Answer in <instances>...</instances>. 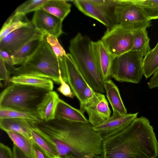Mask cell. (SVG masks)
<instances>
[{
  "instance_id": "14",
  "label": "cell",
  "mask_w": 158,
  "mask_h": 158,
  "mask_svg": "<svg viewBox=\"0 0 158 158\" xmlns=\"http://www.w3.org/2000/svg\"><path fill=\"white\" fill-rule=\"evenodd\" d=\"M138 112L112 116L105 121L93 127L101 135L103 140L129 125L138 116Z\"/></svg>"
},
{
  "instance_id": "9",
  "label": "cell",
  "mask_w": 158,
  "mask_h": 158,
  "mask_svg": "<svg viewBox=\"0 0 158 158\" xmlns=\"http://www.w3.org/2000/svg\"><path fill=\"white\" fill-rule=\"evenodd\" d=\"M100 40L108 52L115 57L131 50L133 31L118 24L107 29Z\"/></svg>"
},
{
  "instance_id": "27",
  "label": "cell",
  "mask_w": 158,
  "mask_h": 158,
  "mask_svg": "<svg viewBox=\"0 0 158 158\" xmlns=\"http://www.w3.org/2000/svg\"><path fill=\"white\" fill-rule=\"evenodd\" d=\"M4 118H20L36 121L41 120L37 112L9 108H0V119Z\"/></svg>"
},
{
  "instance_id": "7",
  "label": "cell",
  "mask_w": 158,
  "mask_h": 158,
  "mask_svg": "<svg viewBox=\"0 0 158 158\" xmlns=\"http://www.w3.org/2000/svg\"><path fill=\"white\" fill-rule=\"evenodd\" d=\"M118 0H74L73 3L81 12L98 21L107 29L118 24L115 14Z\"/></svg>"
},
{
  "instance_id": "36",
  "label": "cell",
  "mask_w": 158,
  "mask_h": 158,
  "mask_svg": "<svg viewBox=\"0 0 158 158\" xmlns=\"http://www.w3.org/2000/svg\"><path fill=\"white\" fill-rule=\"evenodd\" d=\"M0 158H15L13 151L2 143H0Z\"/></svg>"
},
{
  "instance_id": "4",
  "label": "cell",
  "mask_w": 158,
  "mask_h": 158,
  "mask_svg": "<svg viewBox=\"0 0 158 158\" xmlns=\"http://www.w3.org/2000/svg\"><path fill=\"white\" fill-rule=\"evenodd\" d=\"M92 41L88 37L78 33L70 41L69 53L88 84L96 92L103 94L105 92L104 81L94 58Z\"/></svg>"
},
{
  "instance_id": "24",
  "label": "cell",
  "mask_w": 158,
  "mask_h": 158,
  "mask_svg": "<svg viewBox=\"0 0 158 158\" xmlns=\"http://www.w3.org/2000/svg\"><path fill=\"white\" fill-rule=\"evenodd\" d=\"M43 38L31 40L12 54V66L22 64L32 54Z\"/></svg>"
},
{
  "instance_id": "21",
  "label": "cell",
  "mask_w": 158,
  "mask_h": 158,
  "mask_svg": "<svg viewBox=\"0 0 158 158\" xmlns=\"http://www.w3.org/2000/svg\"><path fill=\"white\" fill-rule=\"evenodd\" d=\"M71 5L64 0H47L42 9L62 21L71 11Z\"/></svg>"
},
{
  "instance_id": "13",
  "label": "cell",
  "mask_w": 158,
  "mask_h": 158,
  "mask_svg": "<svg viewBox=\"0 0 158 158\" xmlns=\"http://www.w3.org/2000/svg\"><path fill=\"white\" fill-rule=\"evenodd\" d=\"M64 61L67 83L81 104L84 101V89L88 84L77 68L69 53H67L64 58Z\"/></svg>"
},
{
  "instance_id": "20",
  "label": "cell",
  "mask_w": 158,
  "mask_h": 158,
  "mask_svg": "<svg viewBox=\"0 0 158 158\" xmlns=\"http://www.w3.org/2000/svg\"><path fill=\"white\" fill-rule=\"evenodd\" d=\"M67 121L82 123H89L80 110L75 108L60 99L55 113V118Z\"/></svg>"
},
{
  "instance_id": "15",
  "label": "cell",
  "mask_w": 158,
  "mask_h": 158,
  "mask_svg": "<svg viewBox=\"0 0 158 158\" xmlns=\"http://www.w3.org/2000/svg\"><path fill=\"white\" fill-rule=\"evenodd\" d=\"M92 48L95 62L103 81L110 79L114 57L108 52L100 40L92 41Z\"/></svg>"
},
{
  "instance_id": "23",
  "label": "cell",
  "mask_w": 158,
  "mask_h": 158,
  "mask_svg": "<svg viewBox=\"0 0 158 158\" xmlns=\"http://www.w3.org/2000/svg\"><path fill=\"white\" fill-rule=\"evenodd\" d=\"M147 28L138 29L133 31V42L131 51L141 53L144 57L150 51V39Z\"/></svg>"
},
{
  "instance_id": "29",
  "label": "cell",
  "mask_w": 158,
  "mask_h": 158,
  "mask_svg": "<svg viewBox=\"0 0 158 158\" xmlns=\"http://www.w3.org/2000/svg\"><path fill=\"white\" fill-rule=\"evenodd\" d=\"M47 0H29L19 5L13 14L15 15H23L42 8Z\"/></svg>"
},
{
  "instance_id": "19",
  "label": "cell",
  "mask_w": 158,
  "mask_h": 158,
  "mask_svg": "<svg viewBox=\"0 0 158 158\" xmlns=\"http://www.w3.org/2000/svg\"><path fill=\"white\" fill-rule=\"evenodd\" d=\"M104 86L107 98L113 110V114H127V110L121 98L119 89L115 84L109 79L104 81Z\"/></svg>"
},
{
  "instance_id": "35",
  "label": "cell",
  "mask_w": 158,
  "mask_h": 158,
  "mask_svg": "<svg viewBox=\"0 0 158 158\" xmlns=\"http://www.w3.org/2000/svg\"><path fill=\"white\" fill-rule=\"evenodd\" d=\"M34 158H53L47 152L34 142L32 143Z\"/></svg>"
},
{
  "instance_id": "18",
  "label": "cell",
  "mask_w": 158,
  "mask_h": 158,
  "mask_svg": "<svg viewBox=\"0 0 158 158\" xmlns=\"http://www.w3.org/2000/svg\"><path fill=\"white\" fill-rule=\"evenodd\" d=\"M11 83L43 89L48 91L53 89V81L46 78L36 75L23 74L13 76L10 79Z\"/></svg>"
},
{
  "instance_id": "33",
  "label": "cell",
  "mask_w": 158,
  "mask_h": 158,
  "mask_svg": "<svg viewBox=\"0 0 158 158\" xmlns=\"http://www.w3.org/2000/svg\"><path fill=\"white\" fill-rule=\"evenodd\" d=\"M96 92L88 84L85 87L83 92L84 101L82 104H80L79 109L83 113L85 105L93 98Z\"/></svg>"
},
{
  "instance_id": "40",
  "label": "cell",
  "mask_w": 158,
  "mask_h": 158,
  "mask_svg": "<svg viewBox=\"0 0 158 158\" xmlns=\"http://www.w3.org/2000/svg\"><path fill=\"white\" fill-rule=\"evenodd\" d=\"M53 158H62L60 157V156L58 155V156H56L54 157Z\"/></svg>"
},
{
  "instance_id": "3",
  "label": "cell",
  "mask_w": 158,
  "mask_h": 158,
  "mask_svg": "<svg viewBox=\"0 0 158 158\" xmlns=\"http://www.w3.org/2000/svg\"><path fill=\"white\" fill-rule=\"evenodd\" d=\"M10 67L9 70L14 76L31 74L48 78L57 84H60L62 79L67 83L64 58L60 60L57 57L44 37L22 64Z\"/></svg>"
},
{
  "instance_id": "39",
  "label": "cell",
  "mask_w": 158,
  "mask_h": 158,
  "mask_svg": "<svg viewBox=\"0 0 158 158\" xmlns=\"http://www.w3.org/2000/svg\"><path fill=\"white\" fill-rule=\"evenodd\" d=\"M13 151L15 158H31L26 154L15 145L13 147Z\"/></svg>"
},
{
  "instance_id": "41",
  "label": "cell",
  "mask_w": 158,
  "mask_h": 158,
  "mask_svg": "<svg viewBox=\"0 0 158 158\" xmlns=\"http://www.w3.org/2000/svg\"></svg>"
},
{
  "instance_id": "8",
  "label": "cell",
  "mask_w": 158,
  "mask_h": 158,
  "mask_svg": "<svg viewBox=\"0 0 158 158\" xmlns=\"http://www.w3.org/2000/svg\"><path fill=\"white\" fill-rule=\"evenodd\" d=\"M115 14L118 24L132 31L152 25L136 0H118Z\"/></svg>"
},
{
  "instance_id": "28",
  "label": "cell",
  "mask_w": 158,
  "mask_h": 158,
  "mask_svg": "<svg viewBox=\"0 0 158 158\" xmlns=\"http://www.w3.org/2000/svg\"><path fill=\"white\" fill-rule=\"evenodd\" d=\"M31 135L33 142L45 151L52 157L53 158L58 155L53 145L40 133L35 128L32 130Z\"/></svg>"
},
{
  "instance_id": "12",
  "label": "cell",
  "mask_w": 158,
  "mask_h": 158,
  "mask_svg": "<svg viewBox=\"0 0 158 158\" xmlns=\"http://www.w3.org/2000/svg\"><path fill=\"white\" fill-rule=\"evenodd\" d=\"M35 28L43 35L48 34L58 38L63 33V21L42 9L34 13L31 21Z\"/></svg>"
},
{
  "instance_id": "11",
  "label": "cell",
  "mask_w": 158,
  "mask_h": 158,
  "mask_svg": "<svg viewBox=\"0 0 158 158\" xmlns=\"http://www.w3.org/2000/svg\"><path fill=\"white\" fill-rule=\"evenodd\" d=\"M89 116V122L93 126L97 125L108 119L111 111L105 95L96 92L93 98L84 107Z\"/></svg>"
},
{
  "instance_id": "16",
  "label": "cell",
  "mask_w": 158,
  "mask_h": 158,
  "mask_svg": "<svg viewBox=\"0 0 158 158\" xmlns=\"http://www.w3.org/2000/svg\"><path fill=\"white\" fill-rule=\"evenodd\" d=\"M36 121L20 118L0 119V127L5 132L11 131L20 133L33 142L31 135Z\"/></svg>"
},
{
  "instance_id": "30",
  "label": "cell",
  "mask_w": 158,
  "mask_h": 158,
  "mask_svg": "<svg viewBox=\"0 0 158 158\" xmlns=\"http://www.w3.org/2000/svg\"><path fill=\"white\" fill-rule=\"evenodd\" d=\"M147 18L151 20L158 19V0H136Z\"/></svg>"
},
{
  "instance_id": "17",
  "label": "cell",
  "mask_w": 158,
  "mask_h": 158,
  "mask_svg": "<svg viewBox=\"0 0 158 158\" xmlns=\"http://www.w3.org/2000/svg\"><path fill=\"white\" fill-rule=\"evenodd\" d=\"M60 100L55 91H48L38 105L36 112L41 120L47 121L55 118L56 110Z\"/></svg>"
},
{
  "instance_id": "6",
  "label": "cell",
  "mask_w": 158,
  "mask_h": 158,
  "mask_svg": "<svg viewBox=\"0 0 158 158\" xmlns=\"http://www.w3.org/2000/svg\"><path fill=\"white\" fill-rule=\"evenodd\" d=\"M144 56L139 52L130 51L114 58L111 78L120 82L139 83L143 75Z\"/></svg>"
},
{
  "instance_id": "26",
  "label": "cell",
  "mask_w": 158,
  "mask_h": 158,
  "mask_svg": "<svg viewBox=\"0 0 158 158\" xmlns=\"http://www.w3.org/2000/svg\"><path fill=\"white\" fill-rule=\"evenodd\" d=\"M14 143L26 154L31 158H34L32 142L23 135L18 132H6Z\"/></svg>"
},
{
  "instance_id": "25",
  "label": "cell",
  "mask_w": 158,
  "mask_h": 158,
  "mask_svg": "<svg viewBox=\"0 0 158 158\" xmlns=\"http://www.w3.org/2000/svg\"><path fill=\"white\" fill-rule=\"evenodd\" d=\"M142 69L143 75L146 79L158 70V41L155 47L144 57Z\"/></svg>"
},
{
  "instance_id": "37",
  "label": "cell",
  "mask_w": 158,
  "mask_h": 158,
  "mask_svg": "<svg viewBox=\"0 0 158 158\" xmlns=\"http://www.w3.org/2000/svg\"><path fill=\"white\" fill-rule=\"evenodd\" d=\"M0 58L4 60L6 64L12 66L11 55L7 52L3 50H0Z\"/></svg>"
},
{
  "instance_id": "38",
  "label": "cell",
  "mask_w": 158,
  "mask_h": 158,
  "mask_svg": "<svg viewBox=\"0 0 158 158\" xmlns=\"http://www.w3.org/2000/svg\"><path fill=\"white\" fill-rule=\"evenodd\" d=\"M148 85L150 89L158 87V70L152 77L148 82Z\"/></svg>"
},
{
  "instance_id": "34",
  "label": "cell",
  "mask_w": 158,
  "mask_h": 158,
  "mask_svg": "<svg viewBox=\"0 0 158 158\" xmlns=\"http://www.w3.org/2000/svg\"><path fill=\"white\" fill-rule=\"evenodd\" d=\"M60 86L57 89V91L66 97L73 98L74 95L69 85L62 79L60 81Z\"/></svg>"
},
{
  "instance_id": "31",
  "label": "cell",
  "mask_w": 158,
  "mask_h": 158,
  "mask_svg": "<svg viewBox=\"0 0 158 158\" xmlns=\"http://www.w3.org/2000/svg\"><path fill=\"white\" fill-rule=\"evenodd\" d=\"M44 38L57 57L63 60L67 53L58 41V37L50 34L44 35Z\"/></svg>"
},
{
  "instance_id": "2",
  "label": "cell",
  "mask_w": 158,
  "mask_h": 158,
  "mask_svg": "<svg viewBox=\"0 0 158 158\" xmlns=\"http://www.w3.org/2000/svg\"><path fill=\"white\" fill-rule=\"evenodd\" d=\"M103 158H156L158 141L149 120L141 116L103 139Z\"/></svg>"
},
{
  "instance_id": "32",
  "label": "cell",
  "mask_w": 158,
  "mask_h": 158,
  "mask_svg": "<svg viewBox=\"0 0 158 158\" xmlns=\"http://www.w3.org/2000/svg\"><path fill=\"white\" fill-rule=\"evenodd\" d=\"M10 72L7 69L6 63L3 60L0 58V80L4 82V85H10Z\"/></svg>"
},
{
  "instance_id": "22",
  "label": "cell",
  "mask_w": 158,
  "mask_h": 158,
  "mask_svg": "<svg viewBox=\"0 0 158 158\" xmlns=\"http://www.w3.org/2000/svg\"><path fill=\"white\" fill-rule=\"evenodd\" d=\"M26 15H11L5 22L0 32V40L19 28L32 25Z\"/></svg>"
},
{
  "instance_id": "5",
  "label": "cell",
  "mask_w": 158,
  "mask_h": 158,
  "mask_svg": "<svg viewBox=\"0 0 158 158\" xmlns=\"http://www.w3.org/2000/svg\"><path fill=\"white\" fill-rule=\"evenodd\" d=\"M49 91L11 83L1 93L0 108H9L34 112Z\"/></svg>"
},
{
  "instance_id": "1",
  "label": "cell",
  "mask_w": 158,
  "mask_h": 158,
  "mask_svg": "<svg viewBox=\"0 0 158 158\" xmlns=\"http://www.w3.org/2000/svg\"><path fill=\"white\" fill-rule=\"evenodd\" d=\"M89 122L55 118L40 120L35 129L55 147L62 158H103V140Z\"/></svg>"
},
{
  "instance_id": "10",
  "label": "cell",
  "mask_w": 158,
  "mask_h": 158,
  "mask_svg": "<svg viewBox=\"0 0 158 158\" xmlns=\"http://www.w3.org/2000/svg\"><path fill=\"white\" fill-rule=\"evenodd\" d=\"M44 36L33 25L22 27L12 31L0 40V50H5L11 55L31 40L42 38Z\"/></svg>"
}]
</instances>
